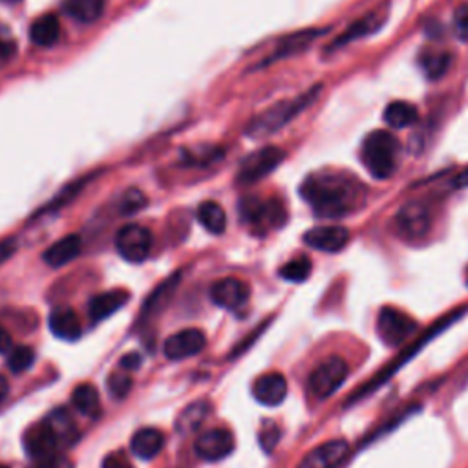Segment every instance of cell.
Here are the masks:
<instances>
[{"label": "cell", "mask_w": 468, "mask_h": 468, "mask_svg": "<svg viewBox=\"0 0 468 468\" xmlns=\"http://www.w3.org/2000/svg\"><path fill=\"white\" fill-rule=\"evenodd\" d=\"M300 196L318 218H344L366 204L362 181L337 169L311 172L300 185Z\"/></svg>", "instance_id": "cell-1"}, {"label": "cell", "mask_w": 468, "mask_h": 468, "mask_svg": "<svg viewBox=\"0 0 468 468\" xmlns=\"http://www.w3.org/2000/svg\"><path fill=\"white\" fill-rule=\"evenodd\" d=\"M320 90L322 86L316 84L311 90L300 93V96L295 100L280 101L273 105L271 108L258 114L255 119H251V123L246 128V135H249L251 139H262L276 134L278 130H282L288 123H291L297 116H300L306 108H309L316 101Z\"/></svg>", "instance_id": "cell-2"}, {"label": "cell", "mask_w": 468, "mask_h": 468, "mask_svg": "<svg viewBox=\"0 0 468 468\" xmlns=\"http://www.w3.org/2000/svg\"><path fill=\"white\" fill-rule=\"evenodd\" d=\"M399 142L388 130L369 132L360 147V161L377 179H388L397 169Z\"/></svg>", "instance_id": "cell-3"}, {"label": "cell", "mask_w": 468, "mask_h": 468, "mask_svg": "<svg viewBox=\"0 0 468 468\" xmlns=\"http://www.w3.org/2000/svg\"><path fill=\"white\" fill-rule=\"evenodd\" d=\"M394 227L406 242H419L429 237L432 229V209L425 200L406 202L394 218Z\"/></svg>", "instance_id": "cell-4"}, {"label": "cell", "mask_w": 468, "mask_h": 468, "mask_svg": "<svg viewBox=\"0 0 468 468\" xmlns=\"http://www.w3.org/2000/svg\"><path fill=\"white\" fill-rule=\"evenodd\" d=\"M350 376V366L342 357H327L309 373V392L316 399L332 397L346 383Z\"/></svg>", "instance_id": "cell-5"}, {"label": "cell", "mask_w": 468, "mask_h": 468, "mask_svg": "<svg viewBox=\"0 0 468 468\" xmlns=\"http://www.w3.org/2000/svg\"><path fill=\"white\" fill-rule=\"evenodd\" d=\"M417 332V322L404 311L386 306L377 315V335L379 339L390 346L399 348L408 342Z\"/></svg>", "instance_id": "cell-6"}, {"label": "cell", "mask_w": 468, "mask_h": 468, "mask_svg": "<svg viewBox=\"0 0 468 468\" xmlns=\"http://www.w3.org/2000/svg\"><path fill=\"white\" fill-rule=\"evenodd\" d=\"M240 216L246 223L256 229H278L288 220L286 207L280 200H258V198H244L240 202Z\"/></svg>", "instance_id": "cell-7"}, {"label": "cell", "mask_w": 468, "mask_h": 468, "mask_svg": "<svg viewBox=\"0 0 468 468\" xmlns=\"http://www.w3.org/2000/svg\"><path fill=\"white\" fill-rule=\"evenodd\" d=\"M116 249L123 260L130 264H142L151 256L152 232L137 223L125 225L116 234Z\"/></svg>", "instance_id": "cell-8"}, {"label": "cell", "mask_w": 468, "mask_h": 468, "mask_svg": "<svg viewBox=\"0 0 468 468\" xmlns=\"http://www.w3.org/2000/svg\"><path fill=\"white\" fill-rule=\"evenodd\" d=\"M463 315V311H455V313H452V315H448V316H445V318H441V320H438V324H434L432 327H430V330L427 332V335H423V339H419V341H415L408 350H404L406 353H401L399 355V359L397 360H394V362H390L381 373H379V376H376V377H373L369 383H368V386L364 385L357 394H355V397H353V401L355 399H360V397H364L366 394H369L373 388H377L379 385H383V383H386L392 376H394V373L408 360V359H412L420 348H423V346H427L438 334H441L443 330H445V327H448L454 320H457L459 316Z\"/></svg>", "instance_id": "cell-9"}, {"label": "cell", "mask_w": 468, "mask_h": 468, "mask_svg": "<svg viewBox=\"0 0 468 468\" xmlns=\"http://www.w3.org/2000/svg\"><path fill=\"white\" fill-rule=\"evenodd\" d=\"M286 152L278 147H264L253 154H249L237 172V181L240 185H253L264 178H267L271 172L278 169V165L284 161Z\"/></svg>", "instance_id": "cell-10"}, {"label": "cell", "mask_w": 468, "mask_h": 468, "mask_svg": "<svg viewBox=\"0 0 468 468\" xmlns=\"http://www.w3.org/2000/svg\"><path fill=\"white\" fill-rule=\"evenodd\" d=\"M22 445H24L26 454L31 459L42 461V459H48V457L56 455L57 448L63 443L48 420H42V423H37L24 432Z\"/></svg>", "instance_id": "cell-11"}, {"label": "cell", "mask_w": 468, "mask_h": 468, "mask_svg": "<svg viewBox=\"0 0 468 468\" xmlns=\"http://www.w3.org/2000/svg\"><path fill=\"white\" fill-rule=\"evenodd\" d=\"M388 19V8L386 6H379L373 12L362 15L359 21H355L348 30H344L332 44H330V50H337L342 48V46H348L350 42H355L359 39L369 37L373 33H377L385 22Z\"/></svg>", "instance_id": "cell-12"}, {"label": "cell", "mask_w": 468, "mask_h": 468, "mask_svg": "<svg viewBox=\"0 0 468 468\" xmlns=\"http://www.w3.org/2000/svg\"><path fill=\"white\" fill-rule=\"evenodd\" d=\"M205 346H207L205 334L202 330H196V327H189V330L178 332L172 337H169L165 341L163 351L165 357L170 360H183L202 353Z\"/></svg>", "instance_id": "cell-13"}, {"label": "cell", "mask_w": 468, "mask_h": 468, "mask_svg": "<svg viewBox=\"0 0 468 468\" xmlns=\"http://www.w3.org/2000/svg\"><path fill=\"white\" fill-rule=\"evenodd\" d=\"M350 242V232L341 225H322L313 227L304 234V244L315 251L339 253Z\"/></svg>", "instance_id": "cell-14"}, {"label": "cell", "mask_w": 468, "mask_h": 468, "mask_svg": "<svg viewBox=\"0 0 468 468\" xmlns=\"http://www.w3.org/2000/svg\"><path fill=\"white\" fill-rule=\"evenodd\" d=\"M234 446H237V443H234V436L227 429L207 430L195 443L196 454L205 461H221L232 454Z\"/></svg>", "instance_id": "cell-15"}, {"label": "cell", "mask_w": 468, "mask_h": 468, "mask_svg": "<svg viewBox=\"0 0 468 468\" xmlns=\"http://www.w3.org/2000/svg\"><path fill=\"white\" fill-rule=\"evenodd\" d=\"M251 290L238 278H221L211 288V300L223 309H238L247 304Z\"/></svg>", "instance_id": "cell-16"}, {"label": "cell", "mask_w": 468, "mask_h": 468, "mask_svg": "<svg viewBox=\"0 0 468 468\" xmlns=\"http://www.w3.org/2000/svg\"><path fill=\"white\" fill-rule=\"evenodd\" d=\"M346 441H327L316 448H313L297 468H337L348 455Z\"/></svg>", "instance_id": "cell-17"}, {"label": "cell", "mask_w": 468, "mask_h": 468, "mask_svg": "<svg viewBox=\"0 0 468 468\" xmlns=\"http://www.w3.org/2000/svg\"><path fill=\"white\" fill-rule=\"evenodd\" d=\"M255 399L264 406H278L286 401L288 395V381L278 371L265 373V376L258 377L253 386Z\"/></svg>", "instance_id": "cell-18"}, {"label": "cell", "mask_w": 468, "mask_h": 468, "mask_svg": "<svg viewBox=\"0 0 468 468\" xmlns=\"http://www.w3.org/2000/svg\"><path fill=\"white\" fill-rule=\"evenodd\" d=\"M324 33H325V30H302V31H297L293 35L284 37L274 48V52L262 65H271L274 61L300 54L302 50H306L308 46H311Z\"/></svg>", "instance_id": "cell-19"}, {"label": "cell", "mask_w": 468, "mask_h": 468, "mask_svg": "<svg viewBox=\"0 0 468 468\" xmlns=\"http://www.w3.org/2000/svg\"><path fill=\"white\" fill-rule=\"evenodd\" d=\"M48 324H50V332L61 341L74 342L82 334V325H81L77 313L72 308H66V306L56 308L50 313Z\"/></svg>", "instance_id": "cell-20"}, {"label": "cell", "mask_w": 468, "mask_h": 468, "mask_svg": "<svg viewBox=\"0 0 468 468\" xmlns=\"http://www.w3.org/2000/svg\"><path fill=\"white\" fill-rule=\"evenodd\" d=\"M82 249V240L77 234H68V237L57 240L42 253V260L50 267H63L75 260Z\"/></svg>", "instance_id": "cell-21"}, {"label": "cell", "mask_w": 468, "mask_h": 468, "mask_svg": "<svg viewBox=\"0 0 468 468\" xmlns=\"http://www.w3.org/2000/svg\"><path fill=\"white\" fill-rule=\"evenodd\" d=\"M128 299H130V295L123 290H112V291H105L101 295H96L88 304L90 318L100 322V320L112 316L114 313H117L128 302Z\"/></svg>", "instance_id": "cell-22"}, {"label": "cell", "mask_w": 468, "mask_h": 468, "mask_svg": "<svg viewBox=\"0 0 468 468\" xmlns=\"http://www.w3.org/2000/svg\"><path fill=\"white\" fill-rule=\"evenodd\" d=\"M165 446V436L158 429H142L137 430L130 441V450L135 457L151 461Z\"/></svg>", "instance_id": "cell-23"}, {"label": "cell", "mask_w": 468, "mask_h": 468, "mask_svg": "<svg viewBox=\"0 0 468 468\" xmlns=\"http://www.w3.org/2000/svg\"><path fill=\"white\" fill-rule=\"evenodd\" d=\"M30 39L40 48H52L61 39V24L59 19L52 13L40 15L30 28Z\"/></svg>", "instance_id": "cell-24"}, {"label": "cell", "mask_w": 468, "mask_h": 468, "mask_svg": "<svg viewBox=\"0 0 468 468\" xmlns=\"http://www.w3.org/2000/svg\"><path fill=\"white\" fill-rule=\"evenodd\" d=\"M66 15L82 24H91L103 17L107 0H65Z\"/></svg>", "instance_id": "cell-25"}, {"label": "cell", "mask_w": 468, "mask_h": 468, "mask_svg": "<svg viewBox=\"0 0 468 468\" xmlns=\"http://www.w3.org/2000/svg\"><path fill=\"white\" fill-rule=\"evenodd\" d=\"M196 218L204 225V229L212 234H223L227 229V214L223 207L216 202L200 204L196 211Z\"/></svg>", "instance_id": "cell-26"}, {"label": "cell", "mask_w": 468, "mask_h": 468, "mask_svg": "<svg viewBox=\"0 0 468 468\" xmlns=\"http://www.w3.org/2000/svg\"><path fill=\"white\" fill-rule=\"evenodd\" d=\"M72 403L75 410L86 417H98L101 410V399L96 386L79 385L72 394Z\"/></svg>", "instance_id": "cell-27"}, {"label": "cell", "mask_w": 468, "mask_h": 468, "mask_svg": "<svg viewBox=\"0 0 468 468\" xmlns=\"http://www.w3.org/2000/svg\"><path fill=\"white\" fill-rule=\"evenodd\" d=\"M417 119H419V112L408 101H394L385 110V123L392 128H408Z\"/></svg>", "instance_id": "cell-28"}, {"label": "cell", "mask_w": 468, "mask_h": 468, "mask_svg": "<svg viewBox=\"0 0 468 468\" xmlns=\"http://www.w3.org/2000/svg\"><path fill=\"white\" fill-rule=\"evenodd\" d=\"M419 65L430 81H436L441 79L450 70L452 56L446 52H427L423 54V57H420Z\"/></svg>", "instance_id": "cell-29"}, {"label": "cell", "mask_w": 468, "mask_h": 468, "mask_svg": "<svg viewBox=\"0 0 468 468\" xmlns=\"http://www.w3.org/2000/svg\"><path fill=\"white\" fill-rule=\"evenodd\" d=\"M209 410H211V406L205 401L186 406L183 410L181 417L178 419V430L179 432H191V430L198 429L202 420L209 415Z\"/></svg>", "instance_id": "cell-30"}, {"label": "cell", "mask_w": 468, "mask_h": 468, "mask_svg": "<svg viewBox=\"0 0 468 468\" xmlns=\"http://www.w3.org/2000/svg\"><path fill=\"white\" fill-rule=\"evenodd\" d=\"M311 267L313 265L308 256H299V258L290 260L282 269H280V276L288 280V282L300 284V282H306V280L309 278Z\"/></svg>", "instance_id": "cell-31"}, {"label": "cell", "mask_w": 468, "mask_h": 468, "mask_svg": "<svg viewBox=\"0 0 468 468\" xmlns=\"http://www.w3.org/2000/svg\"><path fill=\"white\" fill-rule=\"evenodd\" d=\"M46 420H48V423L54 427L61 443H66L75 438V425H74L72 417L65 410H56L54 413L48 415V419Z\"/></svg>", "instance_id": "cell-32"}, {"label": "cell", "mask_w": 468, "mask_h": 468, "mask_svg": "<svg viewBox=\"0 0 468 468\" xmlns=\"http://www.w3.org/2000/svg\"><path fill=\"white\" fill-rule=\"evenodd\" d=\"M176 284H178V278H176V276L170 278V280H167L165 284H161V286L156 290V293L149 299V302L145 304V315H152V313H156L158 309H161V308L170 300V297H172V293H174V290H176Z\"/></svg>", "instance_id": "cell-33"}, {"label": "cell", "mask_w": 468, "mask_h": 468, "mask_svg": "<svg viewBox=\"0 0 468 468\" xmlns=\"http://www.w3.org/2000/svg\"><path fill=\"white\" fill-rule=\"evenodd\" d=\"M35 362V351L30 346H19L13 348L12 353L8 355V366L13 373H22L30 369Z\"/></svg>", "instance_id": "cell-34"}, {"label": "cell", "mask_w": 468, "mask_h": 468, "mask_svg": "<svg viewBox=\"0 0 468 468\" xmlns=\"http://www.w3.org/2000/svg\"><path fill=\"white\" fill-rule=\"evenodd\" d=\"M17 50L19 46L12 30L0 24V66L8 65L17 56Z\"/></svg>", "instance_id": "cell-35"}, {"label": "cell", "mask_w": 468, "mask_h": 468, "mask_svg": "<svg viewBox=\"0 0 468 468\" xmlns=\"http://www.w3.org/2000/svg\"><path fill=\"white\" fill-rule=\"evenodd\" d=\"M147 205V198L142 191L137 189H128L123 198H121V204H119V211L123 214H132V212H137L139 209H143Z\"/></svg>", "instance_id": "cell-36"}, {"label": "cell", "mask_w": 468, "mask_h": 468, "mask_svg": "<svg viewBox=\"0 0 468 468\" xmlns=\"http://www.w3.org/2000/svg\"><path fill=\"white\" fill-rule=\"evenodd\" d=\"M280 436H282V432H280L278 425L273 423V420H265L262 430H260V434H258L260 446H262L267 454H271V452L276 448V445H278V441H280Z\"/></svg>", "instance_id": "cell-37"}, {"label": "cell", "mask_w": 468, "mask_h": 468, "mask_svg": "<svg viewBox=\"0 0 468 468\" xmlns=\"http://www.w3.org/2000/svg\"><path fill=\"white\" fill-rule=\"evenodd\" d=\"M108 390L116 399H123L132 390V379L125 373H112L108 377Z\"/></svg>", "instance_id": "cell-38"}, {"label": "cell", "mask_w": 468, "mask_h": 468, "mask_svg": "<svg viewBox=\"0 0 468 468\" xmlns=\"http://www.w3.org/2000/svg\"><path fill=\"white\" fill-rule=\"evenodd\" d=\"M454 31L461 40H468V4H463L454 13Z\"/></svg>", "instance_id": "cell-39"}, {"label": "cell", "mask_w": 468, "mask_h": 468, "mask_svg": "<svg viewBox=\"0 0 468 468\" xmlns=\"http://www.w3.org/2000/svg\"><path fill=\"white\" fill-rule=\"evenodd\" d=\"M35 468H74V463L66 457V455H61V454H56L48 459H42V461H37Z\"/></svg>", "instance_id": "cell-40"}, {"label": "cell", "mask_w": 468, "mask_h": 468, "mask_svg": "<svg viewBox=\"0 0 468 468\" xmlns=\"http://www.w3.org/2000/svg\"><path fill=\"white\" fill-rule=\"evenodd\" d=\"M103 468H134L123 452H112L103 459Z\"/></svg>", "instance_id": "cell-41"}, {"label": "cell", "mask_w": 468, "mask_h": 468, "mask_svg": "<svg viewBox=\"0 0 468 468\" xmlns=\"http://www.w3.org/2000/svg\"><path fill=\"white\" fill-rule=\"evenodd\" d=\"M142 362H143L142 355H139V353H128V355H125V357L119 360V366H121L123 369L134 371V369H137L139 366H142Z\"/></svg>", "instance_id": "cell-42"}, {"label": "cell", "mask_w": 468, "mask_h": 468, "mask_svg": "<svg viewBox=\"0 0 468 468\" xmlns=\"http://www.w3.org/2000/svg\"><path fill=\"white\" fill-rule=\"evenodd\" d=\"M13 350V341L12 335L4 325H0V355H10Z\"/></svg>", "instance_id": "cell-43"}, {"label": "cell", "mask_w": 468, "mask_h": 468, "mask_svg": "<svg viewBox=\"0 0 468 468\" xmlns=\"http://www.w3.org/2000/svg\"><path fill=\"white\" fill-rule=\"evenodd\" d=\"M15 251H17L15 240H3V242H0V264H4L8 258H12V255Z\"/></svg>", "instance_id": "cell-44"}, {"label": "cell", "mask_w": 468, "mask_h": 468, "mask_svg": "<svg viewBox=\"0 0 468 468\" xmlns=\"http://www.w3.org/2000/svg\"><path fill=\"white\" fill-rule=\"evenodd\" d=\"M452 186H454V189H463V186H468V169L461 170V172L454 178Z\"/></svg>", "instance_id": "cell-45"}, {"label": "cell", "mask_w": 468, "mask_h": 468, "mask_svg": "<svg viewBox=\"0 0 468 468\" xmlns=\"http://www.w3.org/2000/svg\"><path fill=\"white\" fill-rule=\"evenodd\" d=\"M0 3H6V4H15V3H21V0H0Z\"/></svg>", "instance_id": "cell-46"}, {"label": "cell", "mask_w": 468, "mask_h": 468, "mask_svg": "<svg viewBox=\"0 0 468 468\" xmlns=\"http://www.w3.org/2000/svg\"><path fill=\"white\" fill-rule=\"evenodd\" d=\"M466 286H468V269H466Z\"/></svg>", "instance_id": "cell-47"}, {"label": "cell", "mask_w": 468, "mask_h": 468, "mask_svg": "<svg viewBox=\"0 0 468 468\" xmlns=\"http://www.w3.org/2000/svg\"><path fill=\"white\" fill-rule=\"evenodd\" d=\"M0 468H8V466H6V464H0Z\"/></svg>", "instance_id": "cell-48"}]
</instances>
